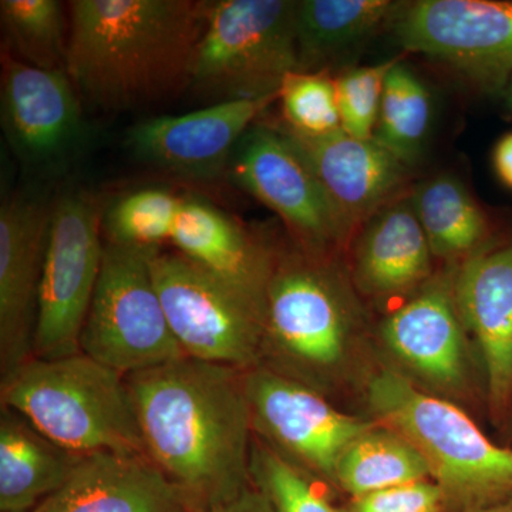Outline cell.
Segmentation results:
<instances>
[{"instance_id": "44dd1931", "label": "cell", "mask_w": 512, "mask_h": 512, "mask_svg": "<svg viewBox=\"0 0 512 512\" xmlns=\"http://www.w3.org/2000/svg\"><path fill=\"white\" fill-rule=\"evenodd\" d=\"M431 256L412 200L392 202L363 229L356 248L357 284L377 296L410 291L429 278Z\"/></svg>"}, {"instance_id": "d6986e66", "label": "cell", "mask_w": 512, "mask_h": 512, "mask_svg": "<svg viewBox=\"0 0 512 512\" xmlns=\"http://www.w3.org/2000/svg\"><path fill=\"white\" fill-rule=\"evenodd\" d=\"M383 339L397 359L440 389L463 386L466 345L454 292L436 284L397 309L383 325Z\"/></svg>"}, {"instance_id": "277c9868", "label": "cell", "mask_w": 512, "mask_h": 512, "mask_svg": "<svg viewBox=\"0 0 512 512\" xmlns=\"http://www.w3.org/2000/svg\"><path fill=\"white\" fill-rule=\"evenodd\" d=\"M379 423L404 437L426 461L446 495L448 512H467L512 498V451L495 446L454 404L420 392L390 369L367 386Z\"/></svg>"}, {"instance_id": "7402d4cb", "label": "cell", "mask_w": 512, "mask_h": 512, "mask_svg": "<svg viewBox=\"0 0 512 512\" xmlns=\"http://www.w3.org/2000/svg\"><path fill=\"white\" fill-rule=\"evenodd\" d=\"M83 457L0 406V512H32L66 484Z\"/></svg>"}, {"instance_id": "52a82bcc", "label": "cell", "mask_w": 512, "mask_h": 512, "mask_svg": "<svg viewBox=\"0 0 512 512\" xmlns=\"http://www.w3.org/2000/svg\"><path fill=\"white\" fill-rule=\"evenodd\" d=\"M158 248L107 242L99 281L80 335V352L121 375L184 357L154 282Z\"/></svg>"}, {"instance_id": "e0dca14e", "label": "cell", "mask_w": 512, "mask_h": 512, "mask_svg": "<svg viewBox=\"0 0 512 512\" xmlns=\"http://www.w3.org/2000/svg\"><path fill=\"white\" fill-rule=\"evenodd\" d=\"M32 512H198L146 456H84L72 477Z\"/></svg>"}, {"instance_id": "4dcf8cb0", "label": "cell", "mask_w": 512, "mask_h": 512, "mask_svg": "<svg viewBox=\"0 0 512 512\" xmlns=\"http://www.w3.org/2000/svg\"><path fill=\"white\" fill-rule=\"evenodd\" d=\"M392 62L356 67L336 77L342 130L357 140H373L382 106L384 83Z\"/></svg>"}, {"instance_id": "9c48e42d", "label": "cell", "mask_w": 512, "mask_h": 512, "mask_svg": "<svg viewBox=\"0 0 512 512\" xmlns=\"http://www.w3.org/2000/svg\"><path fill=\"white\" fill-rule=\"evenodd\" d=\"M101 212L84 192H67L50 212L33 357L80 352V335L99 281Z\"/></svg>"}, {"instance_id": "d590c367", "label": "cell", "mask_w": 512, "mask_h": 512, "mask_svg": "<svg viewBox=\"0 0 512 512\" xmlns=\"http://www.w3.org/2000/svg\"><path fill=\"white\" fill-rule=\"evenodd\" d=\"M507 100L508 106H510V109L512 110V76L510 82L507 84Z\"/></svg>"}, {"instance_id": "d6a6232c", "label": "cell", "mask_w": 512, "mask_h": 512, "mask_svg": "<svg viewBox=\"0 0 512 512\" xmlns=\"http://www.w3.org/2000/svg\"><path fill=\"white\" fill-rule=\"evenodd\" d=\"M201 512H275L269 503L268 498L265 497L254 484L245 488L241 494L227 503L217 505V507L210 508L207 511Z\"/></svg>"}, {"instance_id": "2e32d148", "label": "cell", "mask_w": 512, "mask_h": 512, "mask_svg": "<svg viewBox=\"0 0 512 512\" xmlns=\"http://www.w3.org/2000/svg\"><path fill=\"white\" fill-rule=\"evenodd\" d=\"M318 178L350 231L392 204L407 180V167L375 140L345 131L303 136L279 128Z\"/></svg>"}, {"instance_id": "4316f807", "label": "cell", "mask_w": 512, "mask_h": 512, "mask_svg": "<svg viewBox=\"0 0 512 512\" xmlns=\"http://www.w3.org/2000/svg\"><path fill=\"white\" fill-rule=\"evenodd\" d=\"M3 30L20 62L43 70H66L69 35L62 3L56 0H2Z\"/></svg>"}, {"instance_id": "7c38bea8", "label": "cell", "mask_w": 512, "mask_h": 512, "mask_svg": "<svg viewBox=\"0 0 512 512\" xmlns=\"http://www.w3.org/2000/svg\"><path fill=\"white\" fill-rule=\"evenodd\" d=\"M227 173L232 183L276 212L306 248L320 251L348 237V225L279 128H249Z\"/></svg>"}, {"instance_id": "5b68a950", "label": "cell", "mask_w": 512, "mask_h": 512, "mask_svg": "<svg viewBox=\"0 0 512 512\" xmlns=\"http://www.w3.org/2000/svg\"><path fill=\"white\" fill-rule=\"evenodd\" d=\"M291 0H218L208 6L188 90L210 104L279 92L298 70Z\"/></svg>"}, {"instance_id": "cb8c5ba5", "label": "cell", "mask_w": 512, "mask_h": 512, "mask_svg": "<svg viewBox=\"0 0 512 512\" xmlns=\"http://www.w3.org/2000/svg\"><path fill=\"white\" fill-rule=\"evenodd\" d=\"M430 477L426 461L396 431L375 423L343 451L333 484L352 498Z\"/></svg>"}, {"instance_id": "f1b7e54d", "label": "cell", "mask_w": 512, "mask_h": 512, "mask_svg": "<svg viewBox=\"0 0 512 512\" xmlns=\"http://www.w3.org/2000/svg\"><path fill=\"white\" fill-rule=\"evenodd\" d=\"M251 481L275 512H339L316 487L308 471L264 441L254 440L252 444Z\"/></svg>"}, {"instance_id": "ac0fdd59", "label": "cell", "mask_w": 512, "mask_h": 512, "mask_svg": "<svg viewBox=\"0 0 512 512\" xmlns=\"http://www.w3.org/2000/svg\"><path fill=\"white\" fill-rule=\"evenodd\" d=\"M454 299L483 353L491 409L504 413L512 399V245L468 259Z\"/></svg>"}, {"instance_id": "83f0119b", "label": "cell", "mask_w": 512, "mask_h": 512, "mask_svg": "<svg viewBox=\"0 0 512 512\" xmlns=\"http://www.w3.org/2000/svg\"><path fill=\"white\" fill-rule=\"evenodd\" d=\"M183 198L160 188H146L121 198L104 222L107 242L128 247L158 248L170 241Z\"/></svg>"}, {"instance_id": "7a4b0ae2", "label": "cell", "mask_w": 512, "mask_h": 512, "mask_svg": "<svg viewBox=\"0 0 512 512\" xmlns=\"http://www.w3.org/2000/svg\"><path fill=\"white\" fill-rule=\"evenodd\" d=\"M210 2H70L66 72L84 107L121 113L188 90Z\"/></svg>"}, {"instance_id": "30bf717a", "label": "cell", "mask_w": 512, "mask_h": 512, "mask_svg": "<svg viewBox=\"0 0 512 512\" xmlns=\"http://www.w3.org/2000/svg\"><path fill=\"white\" fill-rule=\"evenodd\" d=\"M394 20L397 42L466 74L487 90L512 76V2L421 0Z\"/></svg>"}, {"instance_id": "484cf974", "label": "cell", "mask_w": 512, "mask_h": 512, "mask_svg": "<svg viewBox=\"0 0 512 512\" xmlns=\"http://www.w3.org/2000/svg\"><path fill=\"white\" fill-rule=\"evenodd\" d=\"M433 104L427 87L402 63H394L384 83L373 140L400 163L416 164L429 136Z\"/></svg>"}, {"instance_id": "5bb4252c", "label": "cell", "mask_w": 512, "mask_h": 512, "mask_svg": "<svg viewBox=\"0 0 512 512\" xmlns=\"http://www.w3.org/2000/svg\"><path fill=\"white\" fill-rule=\"evenodd\" d=\"M279 92L258 99L225 101L181 116L151 117L127 136L131 154L141 163L195 181L227 173L241 138Z\"/></svg>"}, {"instance_id": "8fae6325", "label": "cell", "mask_w": 512, "mask_h": 512, "mask_svg": "<svg viewBox=\"0 0 512 512\" xmlns=\"http://www.w3.org/2000/svg\"><path fill=\"white\" fill-rule=\"evenodd\" d=\"M254 433L309 474L333 484L345 448L375 423L339 412L312 387L264 366L245 373Z\"/></svg>"}, {"instance_id": "836d02e7", "label": "cell", "mask_w": 512, "mask_h": 512, "mask_svg": "<svg viewBox=\"0 0 512 512\" xmlns=\"http://www.w3.org/2000/svg\"><path fill=\"white\" fill-rule=\"evenodd\" d=\"M493 164L501 183L512 190V131L495 144Z\"/></svg>"}, {"instance_id": "4fadbf2b", "label": "cell", "mask_w": 512, "mask_h": 512, "mask_svg": "<svg viewBox=\"0 0 512 512\" xmlns=\"http://www.w3.org/2000/svg\"><path fill=\"white\" fill-rule=\"evenodd\" d=\"M83 101L66 70L3 53L2 127L13 154L40 174L63 171L86 143Z\"/></svg>"}, {"instance_id": "f546056e", "label": "cell", "mask_w": 512, "mask_h": 512, "mask_svg": "<svg viewBox=\"0 0 512 512\" xmlns=\"http://www.w3.org/2000/svg\"><path fill=\"white\" fill-rule=\"evenodd\" d=\"M286 127L303 136L342 130L335 79L325 72H292L279 87Z\"/></svg>"}, {"instance_id": "8992f818", "label": "cell", "mask_w": 512, "mask_h": 512, "mask_svg": "<svg viewBox=\"0 0 512 512\" xmlns=\"http://www.w3.org/2000/svg\"><path fill=\"white\" fill-rule=\"evenodd\" d=\"M350 315L348 296L323 266L301 256L275 259L261 350L272 365L264 367L315 389L345 362Z\"/></svg>"}, {"instance_id": "ba28073f", "label": "cell", "mask_w": 512, "mask_h": 512, "mask_svg": "<svg viewBox=\"0 0 512 512\" xmlns=\"http://www.w3.org/2000/svg\"><path fill=\"white\" fill-rule=\"evenodd\" d=\"M154 282L184 355L239 370L261 362L265 306L215 278L187 256L157 249Z\"/></svg>"}, {"instance_id": "e575fe53", "label": "cell", "mask_w": 512, "mask_h": 512, "mask_svg": "<svg viewBox=\"0 0 512 512\" xmlns=\"http://www.w3.org/2000/svg\"><path fill=\"white\" fill-rule=\"evenodd\" d=\"M467 512H512V498Z\"/></svg>"}, {"instance_id": "3957f363", "label": "cell", "mask_w": 512, "mask_h": 512, "mask_svg": "<svg viewBox=\"0 0 512 512\" xmlns=\"http://www.w3.org/2000/svg\"><path fill=\"white\" fill-rule=\"evenodd\" d=\"M0 404L80 456H146L126 376L82 352L30 357L0 380Z\"/></svg>"}, {"instance_id": "603a6c76", "label": "cell", "mask_w": 512, "mask_h": 512, "mask_svg": "<svg viewBox=\"0 0 512 512\" xmlns=\"http://www.w3.org/2000/svg\"><path fill=\"white\" fill-rule=\"evenodd\" d=\"M402 6L387 0H303L296 9V72H325L326 64L372 37Z\"/></svg>"}, {"instance_id": "6da1fadb", "label": "cell", "mask_w": 512, "mask_h": 512, "mask_svg": "<svg viewBox=\"0 0 512 512\" xmlns=\"http://www.w3.org/2000/svg\"><path fill=\"white\" fill-rule=\"evenodd\" d=\"M245 373L184 356L126 376L148 460L198 512L252 485Z\"/></svg>"}, {"instance_id": "1f68e13d", "label": "cell", "mask_w": 512, "mask_h": 512, "mask_svg": "<svg viewBox=\"0 0 512 512\" xmlns=\"http://www.w3.org/2000/svg\"><path fill=\"white\" fill-rule=\"evenodd\" d=\"M339 512H448V505L439 485L423 480L352 498Z\"/></svg>"}, {"instance_id": "d4e9b609", "label": "cell", "mask_w": 512, "mask_h": 512, "mask_svg": "<svg viewBox=\"0 0 512 512\" xmlns=\"http://www.w3.org/2000/svg\"><path fill=\"white\" fill-rule=\"evenodd\" d=\"M410 200L433 255L458 258L473 251L487 235L483 210L454 175L424 181Z\"/></svg>"}, {"instance_id": "ffe728a7", "label": "cell", "mask_w": 512, "mask_h": 512, "mask_svg": "<svg viewBox=\"0 0 512 512\" xmlns=\"http://www.w3.org/2000/svg\"><path fill=\"white\" fill-rule=\"evenodd\" d=\"M170 241L194 264L265 306L275 258L224 211L183 198Z\"/></svg>"}, {"instance_id": "9a60e30c", "label": "cell", "mask_w": 512, "mask_h": 512, "mask_svg": "<svg viewBox=\"0 0 512 512\" xmlns=\"http://www.w3.org/2000/svg\"><path fill=\"white\" fill-rule=\"evenodd\" d=\"M50 212L28 194L0 207V376L33 357Z\"/></svg>"}]
</instances>
